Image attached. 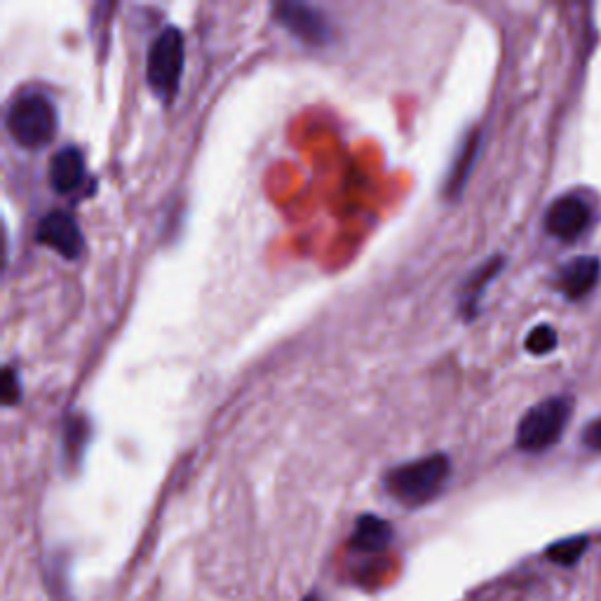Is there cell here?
<instances>
[{"mask_svg": "<svg viewBox=\"0 0 601 601\" xmlns=\"http://www.w3.org/2000/svg\"><path fill=\"white\" fill-rule=\"evenodd\" d=\"M303 601H318L315 597H308V599H303Z\"/></svg>", "mask_w": 601, "mask_h": 601, "instance_id": "ac0fdd59", "label": "cell"}, {"mask_svg": "<svg viewBox=\"0 0 601 601\" xmlns=\"http://www.w3.org/2000/svg\"><path fill=\"white\" fill-rule=\"evenodd\" d=\"M501 268H503V256H493V259H489V261H485L482 266H479L466 280V285H463L460 308H463V315H466L468 320H472L477 315L479 299H482L485 289L491 285V280L496 278V275L501 272Z\"/></svg>", "mask_w": 601, "mask_h": 601, "instance_id": "7c38bea8", "label": "cell"}, {"mask_svg": "<svg viewBox=\"0 0 601 601\" xmlns=\"http://www.w3.org/2000/svg\"><path fill=\"white\" fill-rule=\"evenodd\" d=\"M36 240L41 245L55 249L62 259L78 261L85 252V235L74 214L55 210L41 219Z\"/></svg>", "mask_w": 601, "mask_h": 601, "instance_id": "8992f818", "label": "cell"}, {"mask_svg": "<svg viewBox=\"0 0 601 601\" xmlns=\"http://www.w3.org/2000/svg\"><path fill=\"white\" fill-rule=\"evenodd\" d=\"M88 439H90V423L82 416H71V421H68L64 427V456L76 460L85 452Z\"/></svg>", "mask_w": 601, "mask_h": 601, "instance_id": "4fadbf2b", "label": "cell"}, {"mask_svg": "<svg viewBox=\"0 0 601 601\" xmlns=\"http://www.w3.org/2000/svg\"><path fill=\"white\" fill-rule=\"evenodd\" d=\"M590 216V204L580 196H561L549 204L545 214V231L557 240H564V243H571V240L588 231Z\"/></svg>", "mask_w": 601, "mask_h": 601, "instance_id": "52a82bcc", "label": "cell"}, {"mask_svg": "<svg viewBox=\"0 0 601 601\" xmlns=\"http://www.w3.org/2000/svg\"><path fill=\"white\" fill-rule=\"evenodd\" d=\"M5 127L16 146L26 151L45 148L53 144L59 118L49 97L41 92H26L16 97L5 115Z\"/></svg>", "mask_w": 601, "mask_h": 601, "instance_id": "7a4b0ae2", "label": "cell"}, {"mask_svg": "<svg viewBox=\"0 0 601 601\" xmlns=\"http://www.w3.org/2000/svg\"><path fill=\"white\" fill-rule=\"evenodd\" d=\"M88 165H85L82 151L76 146H64L49 160V186L62 196H71L85 181Z\"/></svg>", "mask_w": 601, "mask_h": 601, "instance_id": "9c48e42d", "label": "cell"}, {"mask_svg": "<svg viewBox=\"0 0 601 601\" xmlns=\"http://www.w3.org/2000/svg\"><path fill=\"white\" fill-rule=\"evenodd\" d=\"M479 142H482V136H479L477 130H472L466 142L460 144V148L456 151V158L449 167V177H446L444 181V196L446 198H458L463 193V188H466L470 175H472V167H475V160L479 156Z\"/></svg>", "mask_w": 601, "mask_h": 601, "instance_id": "30bf717a", "label": "cell"}, {"mask_svg": "<svg viewBox=\"0 0 601 601\" xmlns=\"http://www.w3.org/2000/svg\"><path fill=\"white\" fill-rule=\"evenodd\" d=\"M601 278V261L597 256H576L557 272L555 287L566 299L578 301L588 297Z\"/></svg>", "mask_w": 601, "mask_h": 601, "instance_id": "ba28073f", "label": "cell"}, {"mask_svg": "<svg viewBox=\"0 0 601 601\" xmlns=\"http://www.w3.org/2000/svg\"><path fill=\"white\" fill-rule=\"evenodd\" d=\"M571 416V402L566 398H547L531 407L517 425V446L526 454H543L555 446Z\"/></svg>", "mask_w": 601, "mask_h": 601, "instance_id": "277c9868", "label": "cell"}, {"mask_svg": "<svg viewBox=\"0 0 601 601\" xmlns=\"http://www.w3.org/2000/svg\"><path fill=\"white\" fill-rule=\"evenodd\" d=\"M186 66V41L177 26H167L148 47L146 80L148 88L165 104L175 101Z\"/></svg>", "mask_w": 601, "mask_h": 601, "instance_id": "3957f363", "label": "cell"}, {"mask_svg": "<svg viewBox=\"0 0 601 601\" xmlns=\"http://www.w3.org/2000/svg\"><path fill=\"white\" fill-rule=\"evenodd\" d=\"M22 402V383L20 376L12 367H5V386H3V404L5 407H14Z\"/></svg>", "mask_w": 601, "mask_h": 601, "instance_id": "2e32d148", "label": "cell"}, {"mask_svg": "<svg viewBox=\"0 0 601 601\" xmlns=\"http://www.w3.org/2000/svg\"><path fill=\"white\" fill-rule=\"evenodd\" d=\"M272 20L305 45L324 47L334 41V29L330 20L313 5L280 0V3L272 5Z\"/></svg>", "mask_w": 601, "mask_h": 601, "instance_id": "5b68a950", "label": "cell"}, {"mask_svg": "<svg viewBox=\"0 0 601 601\" xmlns=\"http://www.w3.org/2000/svg\"><path fill=\"white\" fill-rule=\"evenodd\" d=\"M392 526L379 514H363L355 522L353 547H357L359 553H383L392 543Z\"/></svg>", "mask_w": 601, "mask_h": 601, "instance_id": "8fae6325", "label": "cell"}, {"mask_svg": "<svg viewBox=\"0 0 601 601\" xmlns=\"http://www.w3.org/2000/svg\"><path fill=\"white\" fill-rule=\"evenodd\" d=\"M524 348L531 355H536V357L549 355V353H553L557 348V332L553 327H549V324H538V327H534V330L528 332Z\"/></svg>", "mask_w": 601, "mask_h": 601, "instance_id": "9a60e30c", "label": "cell"}, {"mask_svg": "<svg viewBox=\"0 0 601 601\" xmlns=\"http://www.w3.org/2000/svg\"><path fill=\"white\" fill-rule=\"evenodd\" d=\"M582 442H586V446H590V449L601 452V419L592 421L586 427V435H582Z\"/></svg>", "mask_w": 601, "mask_h": 601, "instance_id": "e0dca14e", "label": "cell"}, {"mask_svg": "<svg viewBox=\"0 0 601 601\" xmlns=\"http://www.w3.org/2000/svg\"><path fill=\"white\" fill-rule=\"evenodd\" d=\"M452 472V460L446 454H433L419 460L404 463V466L392 468L383 477L386 491L400 501L402 505L419 508L431 503L442 491Z\"/></svg>", "mask_w": 601, "mask_h": 601, "instance_id": "6da1fadb", "label": "cell"}, {"mask_svg": "<svg viewBox=\"0 0 601 601\" xmlns=\"http://www.w3.org/2000/svg\"><path fill=\"white\" fill-rule=\"evenodd\" d=\"M586 549H588V538L576 536V538H566V541L549 545L547 557L561 566H574L582 555H586Z\"/></svg>", "mask_w": 601, "mask_h": 601, "instance_id": "5bb4252c", "label": "cell"}]
</instances>
